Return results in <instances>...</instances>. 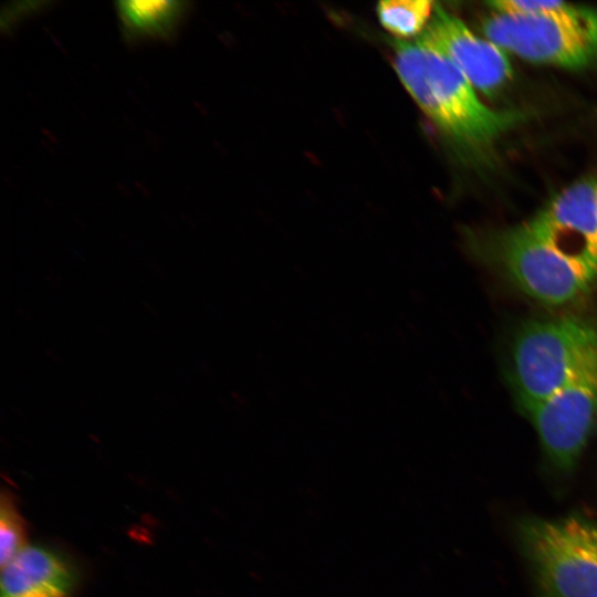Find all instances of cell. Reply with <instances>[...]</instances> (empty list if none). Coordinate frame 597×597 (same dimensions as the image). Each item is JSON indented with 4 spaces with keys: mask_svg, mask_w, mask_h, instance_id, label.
<instances>
[{
    "mask_svg": "<svg viewBox=\"0 0 597 597\" xmlns=\"http://www.w3.org/2000/svg\"><path fill=\"white\" fill-rule=\"evenodd\" d=\"M394 66L419 108L469 164L492 166L501 143L527 116L485 104L451 62L418 40L395 42Z\"/></svg>",
    "mask_w": 597,
    "mask_h": 597,
    "instance_id": "obj_1",
    "label": "cell"
},
{
    "mask_svg": "<svg viewBox=\"0 0 597 597\" xmlns=\"http://www.w3.org/2000/svg\"><path fill=\"white\" fill-rule=\"evenodd\" d=\"M483 35L525 61L566 70L597 65V9L556 1L532 13L491 11Z\"/></svg>",
    "mask_w": 597,
    "mask_h": 597,
    "instance_id": "obj_2",
    "label": "cell"
},
{
    "mask_svg": "<svg viewBox=\"0 0 597 597\" xmlns=\"http://www.w3.org/2000/svg\"><path fill=\"white\" fill-rule=\"evenodd\" d=\"M516 536L538 597H597V521L527 516Z\"/></svg>",
    "mask_w": 597,
    "mask_h": 597,
    "instance_id": "obj_3",
    "label": "cell"
},
{
    "mask_svg": "<svg viewBox=\"0 0 597 597\" xmlns=\"http://www.w3.org/2000/svg\"><path fill=\"white\" fill-rule=\"evenodd\" d=\"M597 362V323L576 316L531 321L517 333L513 378L525 411Z\"/></svg>",
    "mask_w": 597,
    "mask_h": 597,
    "instance_id": "obj_4",
    "label": "cell"
},
{
    "mask_svg": "<svg viewBox=\"0 0 597 597\" xmlns=\"http://www.w3.org/2000/svg\"><path fill=\"white\" fill-rule=\"evenodd\" d=\"M479 250L522 292L551 306L573 303L597 285V271L536 237L525 222L481 238Z\"/></svg>",
    "mask_w": 597,
    "mask_h": 597,
    "instance_id": "obj_5",
    "label": "cell"
},
{
    "mask_svg": "<svg viewBox=\"0 0 597 597\" xmlns=\"http://www.w3.org/2000/svg\"><path fill=\"white\" fill-rule=\"evenodd\" d=\"M526 412L551 464L572 471L597 428V362Z\"/></svg>",
    "mask_w": 597,
    "mask_h": 597,
    "instance_id": "obj_6",
    "label": "cell"
},
{
    "mask_svg": "<svg viewBox=\"0 0 597 597\" xmlns=\"http://www.w3.org/2000/svg\"><path fill=\"white\" fill-rule=\"evenodd\" d=\"M417 40L443 55L482 95H496L512 80L507 53L437 3L428 27Z\"/></svg>",
    "mask_w": 597,
    "mask_h": 597,
    "instance_id": "obj_7",
    "label": "cell"
},
{
    "mask_svg": "<svg viewBox=\"0 0 597 597\" xmlns=\"http://www.w3.org/2000/svg\"><path fill=\"white\" fill-rule=\"evenodd\" d=\"M596 178L568 185L525 224L564 255L597 271Z\"/></svg>",
    "mask_w": 597,
    "mask_h": 597,
    "instance_id": "obj_8",
    "label": "cell"
},
{
    "mask_svg": "<svg viewBox=\"0 0 597 597\" xmlns=\"http://www.w3.org/2000/svg\"><path fill=\"white\" fill-rule=\"evenodd\" d=\"M71 573L52 552L25 546L2 566L1 597H66Z\"/></svg>",
    "mask_w": 597,
    "mask_h": 597,
    "instance_id": "obj_9",
    "label": "cell"
},
{
    "mask_svg": "<svg viewBox=\"0 0 597 597\" xmlns=\"http://www.w3.org/2000/svg\"><path fill=\"white\" fill-rule=\"evenodd\" d=\"M117 13L130 40H160L174 35L188 3L184 1H119Z\"/></svg>",
    "mask_w": 597,
    "mask_h": 597,
    "instance_id": "obj_10",
    "label": "cell"
},
{
    "mask_svg": "<svg viewBox=\"0 0 597 597\" xmlns=\"http://www.w3.org/2000/svg\"><path fill=\"white\" fill-rule=\"evenodd\" d=\"M434 7L436 3L429 0H389L379 2L376 12L383 28L405 41L422 34Z\"/></svg>",
    "mask_w": 597,
    "mask_h": 597,
    "instance_id": "obj_11",
    "label": "cell"
},
{
    "mask_svg": "<svg viewBox=\"0 0 597 597\" xmlns=\"http://www.w3.org/2000/svg\"><path fill=\"white\" fill-rule=\"evenodd\" d=\"M25 542V528L19 513L4 496L0 511V563L4 566L21 549Z\"/></svg>",
    "mask_w": 597,
    "mask_h": 597,
    "instance_id": "obj_12",
    "label": "cell"
},
{
    "mask_svg": "<svg viewBox=\"0 0 597 597\" xmlns=\"http://www.w3.org/2000/svg\"><path fill=\"white\" fill-rule=\"evenodd\" d=\"M596 203H597V178H596Z\"/></svg>",
    "mask_w": 597,
    "mask_h": 597,
    "instance_id": "obj_13",
    "label": "cell"
}]
</instances>
